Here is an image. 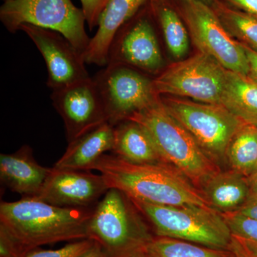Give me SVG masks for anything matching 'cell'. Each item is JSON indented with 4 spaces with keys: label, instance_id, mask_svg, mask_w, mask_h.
<instances>
[{
    "label": "cell",
    "instance_id": "1f68e13d",
    "mask_svg": "<svg viewBox=\"0 0 257 257\" xmlns=\"http://www.w3.org/2000/svg\"><path fill=\"white\" fill-rule=\"evenodd\" d=\"M81 257H109L97 242H94L92 247Z\"/></svg>",
    "mask_w": 257,
    "mask_h": 257
},
{
    "label": "cell",
    "instance_id": "d590c367",
    "mask_svg": "<svg viewBox=\"0 0 257 257\" xmlns=\"http://www.w3.org/2000/svg\"><path fill=\"white\" fill-rule=\"evenodd\" d=\"M7 1V0H3V2Z\"/></svg>",
    "mask_w": 257,
    "mask_h": 257
},
{
    "label": "cell",
    "instance_id": "e0dca14e",
    "mask_svg": "<svg viewBox=\"0 0 257 257\" xmlns=\"http://www.w3.org/2000/svg\"><path fill=\"white\" fill-rule=\"evenodd\" d=\"M114 126L104 123L68 144L67 150L54 165L56 168L93 170L106 152L114 147Z\"/></svg>",
    "mask_w": 257,
    "mask_h": 257
},
{
    "label": "cell",
    "instance_id": "ffe728a7",
    "mask_svg": "<svg viewBox=\"0 0 257 257\" xmlns=\"http://www.w3.org/2000/svg\"><path fill=\"white\" fill-rule=\"evenodd\" d=\"M221 105L246 124L257 126V82L249 75L226 70Z\"/></svg>",
    "mask_w": 257,
    "mask_h": 257
},
{
    "label": "cell",
    "instance_id": "e575fe53",
    "mask_svg": "<svg viewBox=\"0 0 257 257\" xmlns=\"http://www.w3.org/2000/svg\"><path fill=\"white\" fill-rule=\"evenodd\" d=\"M184 3H186V2H202V3H205V4L210 5H213V3H214V0H182Z\"/></svg>",
    "mask_w": 257,
    "mask_h": 257
},
{
    "label": "cell",
    "instance_id": "8992f818",
    "mask_svg": "<svg viewBox=\"0 0 257 257\" xmlns=\"http://www.w3.org/2000/svg\"><path fill=\"white\" fill-rule=\"evenodd\" d=\"M0 20L13 34L25 24L59 32L82 55L91 40L82 10L71 0H7L0 8Z\"/></svg>",
    "mask_w": 257,
    "mask_h": 257
},
{
    "label": "cell",
    "instance_id": "9a60e30c",
    "mask_svg": "<svg viewBox=\"0 0 257 257\" xmlns=\"http://www.w3.org/2000/svg\"><path fill=\"white\" fill-rule=\"evenodd\" d=\"M152 0H109L99 17L97 30L83 55L86 64L106 66L115 35L139 10Z\"/></svg>",
    "mask_w": 257,
    "mask_h": 257
},
{
    "label": "cell",
    "instance_id": "5bb4252c",
    "mask_svg": "<svg viewBox=\"0 0 257 257\" xmlns=\"http://www.w3.org/2000/svg\"><path fill=\"white\" fill-rule=\"evenodd\" d=\"M109 189L101 174L53 167L35 197L57 207L93 208Z\"/></svg>",
    "mask_w": 257,
    "mask_h": 257
},
{
    "label": "cell",
    "instance_id": "44dd1931",
    "mask_svg": "<svg viewBox=\"0 0 257 257\" xmlns=\"http://www.w3.org/2000/svg\"><path fill=\"white\" fill-rule=\"evenodd\" d=\"M226 160L231 170L249 178L257 171V126L245 124L231 139Z\"/></svg>",
    "mask_w": 257,
    "mask_h": 257
},
{
    "label": "cell",
    "instance_id": "ba28073f",
    "mask_svg": "<svg viewBox=\"0 0 257 257\" xmlns=\"http://www.w3.org/2000/svg\"><path fill=\"white\" fill-rule=\"evenodd\" d=\"M226 69L206 54L199 52L164 69L153 79L159 96L192 98L199 102L221 104Z\"/></svg>",
    "mask_w": 257,
    "mask_h": 257
},
{
    "label": "cell",
    "instance_id": "d4e9b609",
    "mask_svg": "<svg viewBox=\"0 0 257 257\" xmlns=\"http://www.w3.org/2000/svg\"><path fill=\"white\" fill-rule=\"evenodd\" d=\"M227 223L231 234L257 256V220L239 211L221 214Z\"/></svg>",
    "mask_w": 257,
    "mask_h": 257
},
{
    "label": "cell",
    "instance_id": "cb8c5ba5",
    "mask_svg": "<svg viewBox=\"0 0 257 257\" xmlns=\"http://www.w3.org/2000/svg\"><path fill=\"white\" fill-rule=\"evenodd\" d=\"M211 7L233 37L257 52V17L241 10L231 9L215 0Z\"/></svg>",
    "mask_w": 257,
    "mask_h": 257
},
{
    "label": "cell",
    "instance_id": "7c38bea8",
    "mask_svg": "<svg viewBox=\"0 0 257 257\" xmlns=\"http://www.w3.org/2000/svg\"><path fill=\"white\" fill-rule=\"evenodd\" d=\"M51 99L63 120L68 144L108 122L100 94L91 77L52 91Z\"/></svg>",
    "mask_w": 257,
    "mask_h": 257
},
{
    "label": "cell",
    "instance_id": "7a4b0ae2",
    "mask_svg": "<svg viewBox=\"0 0 257 257\" xmlns=\"http://www.w3.org/2000/svg\"><path fill=\"white\" fill-rule=\"evenodd\" d=\"M93 170L100 172L109 189H119L134 200L160 205L211 207L202 191L168 164L131 163L105 154Z\"/></svg>",
    "mask_w": 257,
    "mask_h": 257
},
{
    "label": "cell",
    "instance_id": "3957f363",
    "mask_svg": "<svg viewBox=\"0 0 257 257\" xmlns=\"http://www.w3.org/2000/svg\"><path fill=\"white\" fill-rule=\"evenodd\" d=\"M127 120L142 125L150 134L165 163L175 167L201 191L211 177L220 172L219 165L166 109L161 98Z\"/></svg>",
    "mask_w": 257,
    "mask_h": 257
},
{
    "label": "cell",
    "instance_id": "9c48e42d",
    "mask_svg": "<svg viewBox=\"0 0 257 257\" xmlns=\"http://www.w3.org/2000/svg\"><path fill=\"white\" fill-rule=\"evenodd\" d=\"M93 80L104 104L107 121L114 126L160 99L153 79L127 66L107 64Z\"/></svg>",
    "mask_w": 257,
    "mask_h": 257
},
{
    "label": "cell",
    "instance_id": "30bf717a",
    "mask_svg": "<svg viewBox=\"0 0 257 257\" xmlns=\"http://www.w3.org/2000/svg\"><path fill=\"white\" fill-rule=\"evenodd\" d=\"M183 16L200 52L212 57L226 70L248 75L249 63L242 44L233 38L212 7L202 2H186Z\"/></svg>",
    "mask_w": 257,
    "mask_h": 257
},
{
    "label": "cell",
    "instance_id": "4dcf8cb0",
    "mask_svg": "<svg viewBox=\"0 0 257 257\" xmlns=\"http://www.w3.org/2000/svg\"><path fill=\"white\" fill-rule=\"evenodd\" d=\"M242 44V43H241ZM249 63V77L257 82V52L242 44Z\"/></svg>",
    "mask_w": 257,
    "mask_h": 257
},
{
    "label": "cell",
    "instance_id": "8fae6325",
    "mask_svg": "<svg viewBox=\"0 0 257 257\" xmlns=\"http://www.w3.org/2000/svg\"><path fill=\"white\" fill-rule=\"evenodd\" d=\"M150 10L149 3L118 31L109 47L107 64L127 66L156 77L162 72L163 55Z\"/></svg>",
    "mask_w": 257,
    "mask_h": 257
},
{
    "label": "cell",
    "instance_id": "52a82bcc",
    "mask_svg": "<svg viewBox=\"0 0 257 257\" xmlns=\"http://www.w3.org/2000/svg\"><path fill=\"white\" fill-rule=\"evenodd\" d=\"M162 103L216 163L226 160L227 147L246 123L221 104L165 97Z\"/></svg>",
    "mask_w": 257,
    "mask_h": 257
},
{
    "label": "cell",
    "instance_id": "7402d4cb",
    "mask_svg": "<svg viewBox=\"0 0 257 257\" xmlns=\"http://www.w3.org/2000/svg\"><path fill=\"white\" fill-rule=\"evenodd\" d=\"M150 5L170 53L177 59L183 57L188 51L189 36L179 15L164 0H152Z\"/></svg>",
    "mask_w": 257,
    "mask_h": 257
},
{
    "label": "cell",
    "instance_id": "603a6c76",
    "mask_svg": "<svg viewBox=\"0 0 257 257\" xmlns=\"http://www.w3.org/2000/svg\"><path fill=\"white\" fill-rule=\"evenodd\" d=\"M147 246L155 257H235L230 248L209 247L165 236H154Z\"/></svg>",
    "mask_w": 257,
    "mask_h": 257
},
{
    "label": "cell",
    "instance_id": "ac0fdd59",
    "mask_svg": "<svg viewBox=\"0 0 257 257\" xmlns=\"http://www.w3.org/2000/svg\"><path fill=\"white\" fill-rule=\"evenodd\" d=\"M213 209L220 214L239 211L251 194L249 179L233 170L220 171L202 189Z\"/></svg>",
    "mask_w": 257,
    "mask_h": 257
},
{
    "label": "cell",
    "instance_id": "4316f807",
    "mask_svg": "<svg viewBox=\"0 0 257 257\" xmlns=\"http://www.w3.org/2000/svg\"><path fill=\"white\" fill-rule=\"evenodd\" d=\"M82 10L89 30L98 26L99 17L109 0H80Z\"/></svg>",
    "mask_w": 257,
    "mask_h": 257
},
{
    "label": "cell",
    "instance_id": "5b68a950",
    "mask_svg": "<svg viewBox=\"0 0 257 257\" xmlns=\"http://www.w3.org/2000/svg\"><path fill=\"white\" fill-rule=\"evenodd\" d=\"M133 201L110 188L94 208L88 238L99 243L109 257H121L147 246L152 235Z\"/></svg>",
    "mask_w": 257,
    "mask_h": 257
},
{
    "label": "cell",
    "instance_id": "484cf974",
    "mask_svg": "<svg viewBox=\"0 0 257 257\" xmlns=\"http://www.w3.org/2000/svg\"><path fill=\"white\" fill-rule=\"evenodd\" d=\"M95 241L90 239L74 241L57 249L37 248L23 257H81L92 247Z\"/></svg>",
    "mask_w": 257,
    "mask_h": 257
},
{
    "label": "cell",
    "instance_id": "4fadbf2b",
    "mask_svg": "<svg viewBox=\"0 0 257 257\" xmlns=\"http://www.w3.org/2000/svg\"><path fill=\"white\" fill-rule=\"evenodd\" d=\"M25 32L40 51L46 63L47 86L52 91L90 78L82 53L59 32L25 25Z\"/></svg>",
    "mask_w": 257,
    "mask_h": 257
},
{
    "label": "cell",
    "instance_id": "2e32d148",
    "mask_svg": "<svg viewBox=\"0 0 257 257\" xmlns=\"http://www.w3.org/2000/svg\"><path fill=\"white\" fill-rule=\"evenodd\" d=\"M50 170L37 162L29 145H23L14 153L0 155L2 183L23 197H36Z\"/></svg>",
    "mask_w": 257,
    "mask_h": 257
},
{
    "label": "cell",
    "instance_id": "83f0119b",
    "mask_svg": "<svg viewBox=\"0 0 257 257\" xmlns=\"http://www.w3.org/2000/svg\"><path fill=\"white\" fill-rule=\"evenodd\" d=\"M238 211L243 215L257 220V194L251 192L247 201Z\"/></svg>",
    "mask_w": 257,
    "mask_h": 257
},
{
    "label": "cell",
    "instance_id": "d6986e66",
    "mask_svg": "<svg viewBox=\"0 0 257 257\" xmlns=\"http://www.w3.org/2000/svg\"><path fill=\"white\" fill-rule=\"evenodd\" d=\"M114 155L135 164L165 163L150 134L136 121L126 120L114 126Z\"/></svg>",
    "mask_w": 257,
    "mask_h": 257
},
{
    "label": "cell",
    "instance_id": "f1b7e54d",
    "mask_svg": "<svg viewBox=\"0 0 257 257\" xmlns=\"http://www.w3.org/2000/svg\"><path fill=\"white\" fill-rule=\"evenodd\" d=\"M241 11L257 17V0H226Z\"/></svg>",
    "mask_w": 257,
    "mask_h": 257
},
{
    "label": "cell",
    "instance_id": "f546056e",
    "mask_svg": "<svg viewBox=\"0 0 257 257\" xmlns=\"http://www.w3.org/2000/svg\"><path fill=\"white\" fill-rule=\"evenodd\" d=\"M229 248L234 252L235 257H257L234 236H232Z\"/></svg>",
    "mask_w": 257,
    "mask_h": 257
},
{
    "label": "cell",
    "instance_id": "6da1fadb",
    "mask_svg": "<svg viewBox=\"0 0 257 257\" xmlns=\"http://www.w3.org/2000/svg\"><path fill=\"white\" fill-rule=\"evenodd\" d=\"M94 208L52 205L35 197L0 204V229L14 241L20 256L43 245L88 238Z\"/></svg>",
    "mask_w": 257,
    "mask_h": 257
},
{
    "label": "cell",
    "instance_id": "277c9868",
    "mask_svg": "<svg viewBox=\"0 0 257 257\" xmlns=\"http://www.w3.org/2000/svg\"><path fill=\"white\" fill-rule=\"evenodd\" d=\"M151 225L155 236L228 249L232 234L224 217L212 207L168 206L131 199Z\"/></svg>",
    "mask_w": 257,
    "mask_h": 257
},
{
    "label": "cell",
    "instance_id": "836d02e7",
    "mask_svg": "<svg viewBox=\"0 0 257 257\" xmlns=\"http://www.w3.org/2000/svg\"><path fill=\"white\" fill-rule=\"evenodd\" d=\"M250 185H251V192L257 194V171L249 178Z\"/></svg>",
    "mask_w": 257,
    "mask_h": 257
},
{
    "label": "cell",
    "instance_id": "d6a6232c",
    "mask_svg": "<svg viewBox=\"0 0 257 257\" xmlns=\"http://www.w3.org/2000/svg\"><path fill=\"white\" fill-rule=\"evenodd\" d=\"M147 246L138 248V249L135 250V251H132V252L126 253L124 256L121 257H155L149 251Z\"/></svg>",
    "mask_w": 257,
    "mask_h": 257
}]
</instances>
